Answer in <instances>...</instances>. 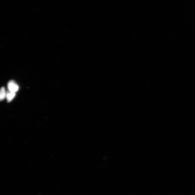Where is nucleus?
<instances>
[{
  "mask_svg": "<svg viewBox=\"0 0 195 195\" xmlns=\"http://www.w3.org/2000/svg\"><path fill=\"white\" fill-rule=\"evenodd\" d=\"M8 88L10 92L16 93L18 90L19 87L15 81L12 80L8 82Z\"/></svg>",
  "mask_w": 195,
  "mask_h": 195,
  "instance_id": "obj_1",
  "label": "nucleus"
},
{
  "mask_svg": "<svg viewBox=\"0 0 195 195\" xmlns=\"http://www.w3.org/2000/svg\"><path fill=\"white\" fill-rule=\"evenodd\" d=\"M15 96V93L11 92L9 91L8 93H6V98L8 102H9L12 100Z\"/></svg>",
  "mask_w": 195,
  "mask_h": 195,
  "instance_id": "obj_2",
  "label": "nucleus"
},
{
  "mask_svg": "<svg viewBox=\"0 0 195 195\" xmlns=\"http://www.w3.org/2000/svg\"><path fill=\"white\" fill-rule=\"evenodd\" d=\"M6 93L5 89L3 87L1 88V91H0V99H1V100H3L4 98L6 97Z\"/></svg>",
  "mask_w": 195,
  "mask_h": 195,
  "instance_id": "obj_3",
  "label": "nucleus"
}]
</instances>
